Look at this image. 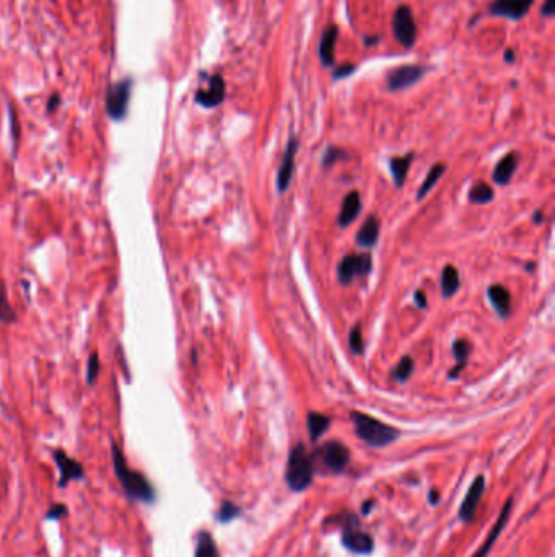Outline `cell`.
Returning <instances> with one entry per match:
<instances>
[{
  "label": "cell",
  "instance_id": "b9f144b4",
  "mask_svg": "<svg viewBox=\"0 0 555 557\" xmlns=\"http://www.w3.org/2000/svg\"><path fill=\"white\" fill-rule=\"evenodd\" d=\"M541 218H542V217H541V212H536V217H534V221H536V222H541Z\"/></svg>",
  "mask_w": 555,
  "mask_h": 557
},
{
  "label": "cell",
  "instance_id": "1f68e13d",
  "mask_svg": "<svg viewBox=\"0 0 555 557\" xmlns=\"http://www.w3.org/2000/svg\"><path fill=\"white\" fill-rule=\"evenodd\" d=\"M0 319H2L4 323H12L15 319L14 308L10 307L7 295H5V292L2 289H0Z\"/></svg>",
  "mask_w": 555,
  "mask_h": 557
},
{
  "label": "cell",
  "instance_id": "4fadbf2b",
  "mask_svg": "<svg viewBox=\"0 0 555 557\" xmlns=\"http://www.w3.org/2000/svg\"><path fill=\"white\" fill-rule=\"evenodd\" d=\"M298 152V139L292 137L290 142H288L284 159H282L279 173H277V188H279L280 193L287 191L288 184L292 181L293 176V170H295V157Z\"/></svg>",
  "mask_w": 555,
  "mask_h": 557
},
{
  "label": "cell",
  "instance_id": "7402d4cb",
  "mask_svg": "<svg viewBox=\"0 0 555 557\" xmlns=\"http://www.w3.org/2000/svg\"><path fill=\"white\" fill-rule=\"evenodd\" d=\"M308 432L311 442H318L321 435H324L326 430L331 425V418H327L324 414L319 413H310L308 414Z\"/></svg>",
  "mask_w": 555,
  "mask_h": 557
},
{
  "label": "cell",
  "instance_id": "8d00e7d4",
  "mask_svg": "<svg viewBox=\"0 0 555 557\" xmlns=\"http://www.w3.org/2000/svg\"><path fill=\"white\" fill-rule=\"evenodd\" d=\"M413 300H416V305L418 308H427V295L423 294L422 290L416 292V295H413Z\"/></svg>",
  "mask_w": 555,
  "mask_h": 557
},
{
  "label": "cell",
  "instance_id": "cb8c5ba5",
  "mask_svg": "<svg viewBox=\"0 0 555 557\" xmlns=\"http://www.w3.org/2000/svg\"><path fill=\"white\" fill-rule=\"evenodd\" d=\"M469 352H471V346H469L467 341H464V339L455 341V344H453V354H455L458 365L453 370H450V373H448L450 378H456V376L461 373V370L466 367Z\"/></svg>",
  "mask_w": 555,
  "mask_h": 557
},
{
  "label": "cell",
  "instance_id": "277c9868",
  "mask_svg": "<svg viewBox=\"0 0 555 557\" xmlns=\"http://www.w3.org/2000/svg\"><path fill=\"white\" fill-rule=\"evenodd\" d=\"M132 78H122L107 88L106 92V112L112 121H122L127 116L129 101L132 95Z\"/></svg>",
  "mask_w": 555,
  "mask_h": 557
},
{
  "label": "cell",
  "instance_id": "8992f818",
  "mask_svg": "<svg viewBox=\"0 0 555 557\" xmlns=\"http://www.w3.org/2000/svg\"><path fill=\"white\" fill-rule=\"evenodd\" d=\"M370 255L345 256L337 267V279L341 284H350L355 277H364L371 271Z\"/></svg>",
  "mask_w": 555,
  "mask_h": 557
},
{
  "label": "cell",
  "instance_id": "5bb4252c",
  "mask_svg": "<svg viewBox=\"0 0 555 557\" xmlns=\"http://www.w3.org/2000/svg\"><path fill=\"white\" fill-rule=\"evenodd\" d=\"M485 491V477L477 476L472 482V486L469 487L467 495L464 497L461 507H460V520L462 521H471L472 516L477 510V505L482 499V494Z\"/></svg>",
  "mask_w": 555,
  "mask_h": 557
},
{
  "label": "cell",
  "instance_id": "f1b7e54d",
  "mask_svg": "<svg viewBox=\"0 0 555 557\" xmlns=\"http://www.w3.org/2000/svg\"><path fill=\"white\" fill-rule=\"evenodd\" d=\"M240 515H241V510L238 509L235 504L225 500V502H222V505H220V509L217 511V520L220 523H228L231 520H235L236 516H240Z\"/></svg>",
  "mask_w": 555,
  "mask_h": 557
},
{
  "label": "cell",
  "instance_id": "d4e9b609",
  "mask_svg": "<svg viewBox=\"0 0 555 557\" xmlns=\"http://www.w3.org/2000/svg\"><path fill=\"white\" fill-rule=\"evenodd\" d=\"M196 557H218L217 544H215L211 533L201 531L197 538L196 546Z\"/></svg>",
  "mask_w": 555,
  "mask_h": 557
},
{
  "label": "cell",
  "instance_id": "9a60e30c",
  "mask_svg": "<svg viewBox=\"0 0 555 557\" xmlns=\"http://www.w3.org/2000/svg\"><path fill=\"white\" fill-rule=\"evenodd\" d=\"M337 36H339V26L337 25H329L322 31L321 35V41H319V59L321 64L326 67L334 65V51H336V43H337Z\"/></svg>",
  "mask_w": 555,
  "mask_h": 557
},
{
  "label": "cell",
  "instance_id": "52a82bcc",
  "mask_svg": "<svg viewBox=\"0 0 555 557\" xmlns=\"http://www.w3.org/2000/svg\"><path fill=\"white\" fill-rule=\"evenodd\" d=\"M207 85L201 87L196 92V103L204 106V108L211 110V108H217L223 103L225 95H226V87H225V80L220 74H213L211 77H206Z\"/></svg>",
  "mask_w": 555,
  "mask_h": 557
},
{
  "label": "cell",
  "instance_id": "d590c367",
  "mask_svg": "<svg viewBox=\"0 0 555 557\" xmlns=\"http://www.w3.org/2000/svg\"><path fill=\"white\" fill-rule=\"evenodd\" d=\"M542 16H552L555 14V0H546L541 10Z\"/></svg>",
  "mask_w": 555,
  "mask_h": 557
},
{
  "label": "cell",
  "instance_id": "ac0fdd59",
  "mask_svg": "<svg viewBox=\"0 0 555 557\" xmlns=\"http://www.w3.org/2000/svg\"><path fill=\"white\" fill-rule=\"evenodd\" d=\"M487 292H489V298L495 312L502 318H507L512 313V295H509V292L503 285H492Z\"/></svg>",
  "mask_w": 555,
  "mask_h": 557
},
{
  "label": "cell",
  "instance_id": "d6a6232c",
  "mask_svg": "<svg viewBox=\"0 0 555 557\" xmlns=\"http://www.w3.org/2000/svg\"><path fill=\"white\" fill-rule=\"evenodd\" d=\"M100 373V359L98 354H92L88 359V365H87V381L88 385H93L96 378H98Z\"/></svg>",
  "mask_w": 555,
  "mask_h": 557
},
{
  "label": "cell",
  "instance_id": "83f0119b",
  "mask_svg": "<svg viewBox=\"0 0 555 557\" xmlns=\"http://www.w3.org/2000/svg\"><path fill=\"white\" fill-rule=\"evenodd\" d=\"M412 371H413V360H412V357L406 356V357H402L401 362L394 367L393 378L396 381H399V383H404V381L409 380Z\"/></svg>",
  "mask_w": 555,
  "mask_h": 557
},
{
  "label": "cell",
  "instance_id": "f35d334b",
  "mask_svg": "<svg viewBox=\"0 0 555 557\" xmlns=\"http://www.w3.org/2000/svg\"><path fill=\"white\" fill-rule=\"evenodd\" d=\"M505 60L508 62V64H512V62H514V60H517V54H514V51L513 49H507L505 51Z\"/></svg>",
  "mask_w": 555,
  "mask_h": 557
},
{
  "label": "cell",
  "instance_id": "7a4b0ae2",
  "mask_svg": "<svg viewBox=\"0 0 555 557\" xmlns=\"http://www.w3.org/2000/svg\"><path fill=\"white\" fill-rule=\"evenodd\" d=\"M356 437L361 438L370 447H386L399 438V432L388 424H383L371 415L364 413H352Z\"/></svg>",
  "mask_w": 555,
  "mask_h": 557
},
{
  "label": "cell",
  "instance_id": "3957f363",
  "mask_svg": "<svg viewBox=\"0 0 555 557\" xmlns=\"http://www.w3.org/2000/svg\"><path fill=\"white\" fill-rule=\"evenodd\" d=\"M313 479V461L303 445H297L292 448L290 457H288L285 481L288 487L295 492L307 491Z\"/></svg>",
  "mask_w": 555,
  "mask_h": 557
},
{
  "label": "cell",
  "instance_id": "5b68a950",
  "mask_svg": "<svg viewBox=\"0 0 555 557\" xmlns=\"http://www.w3.org/2000/svg\"><path fill=\"white\" fill-rule=\"evenodd\" d=\"M393 33L394 38L404 46L406 49H411L416 44L417 39V25L413 20L412 9L407 5H401L396 9L393 16Z\"/></svg>",
  "mask_w": 555,
  "mask_h": 557
},
{
  "label": "cell",
  "instance_id": "f546056e",
  "mask_svg": "<svg viewBox=\"0 0 555 557\" xmlns=\"http://www.w3.org/2000/svg\"><path fill=\"white\" fill-rule=\"evenodd\" d=\"M345 159H349V155H347V152H345L344 149H341V147H327V150L324 152V157H322V166L329 168V166L334 165V163L342 161Z\"/></svg>",
  "mask_w": 555,
  "mask_h": 557
},
{
  "label": "cell",
  "instance_id": "30bf717a",
  "mask_svg": "<svg viewBox=\"0 0 555 557\" xmlns=\"http://www.w3.org/2000/svg\"><path fill=\"white\" fill-rule=\"evenodd\" d=\"M342 544L355 554H370L373 551V538L356 528L355 516H352V520L344 528Z\"/></svg>",
  "mask_w": 555,
  "mask_h": 557
},
{
  "label": "cell",
  "instance_id": "e0dca14e",
  "mask_svg": "<svg viewBox=\"0 0 555 557\" xmlns=\"http://www.w3.org/2000/svg\"><path fill=\"white\" fill-rule=\"evenodd\" d=\"M361 211V201H360V194L356 191H352L344 198L342 202V209L341 213H339V225L341 227H349L350 223L355 222V218L359 217V213Z\"/></svg>",
  "mask_w": 555,
  "mask_h": 557
},
{
  "label": "cell",
  "instance_id": "74e56055",
  "mask_svg": "<svg viewBox=\"0 0 555 557\" xmlns=\"http://www.w3.org/2000/svg\"><path fill=\"white\" fill-rule=\"evenodd\" d=\"M59 103H60V95L59 93H54L53 97L49 98L48 101V111H54L59 108Z\"/></svg>",
  "mask_w": 555,
  "mask_h": 557
},
{
  "label": "cell",
  "instance_id": "9c48e42d",
  "mask_svg": "<svg viewBox=\"0 0 555 557\" xmlns=\"http://www.w3.org/2000/svg\"><path fill=\"white\" fill-rule=\"evenodd\" d=\"M316 455H318L319 460L322 461V465L332 472H342L350 460L349 448L342 445L341 442L324 443V445L316 452Z\"/></svg>",
  "mask_w": 555,
  "mask_h": 557
},
{
  "label": "cell",
  "instance_id": "2e32d148",
  "mask_svg": "<svg viewBox=\"0 0 555 557\" xmlns=\"http://www.w3.org/2000/svg\"><path fill=\"white\" fill-rule=\"evenodd\" d=\"M512 505H513V499H508L507 504L503 505V509L500 511V515H498V519L495 521L494 528H492V531L489 533V536H487L485 543L480 546L477 553L474 554V557H487V554H489V551L492 549V546H494V543L498 539V536H500V533L503 530V526L507 525V520L509 516V511H512Z\"/></svg>",
  "mask_w": 555,
  "mask_h": 557
},
{
  "label": "cell",
  "instance_id": "e575fe53",
  "mask_svg": "<svg viewBox=\"0 0 555 557\" xmlns=\"http://www.w3.org/2000/svg\"><path fill=\"white\" fill-rule=\"evenodd\" d=\"M67 514H69V511H67V507L64 504H54L51 505L48 510L46 520H62Z\"/></svg>",
  "mask_w": 555,
  "mask_h": 557
},
{
  "label": "cell",
  "instance_id": "836d02e7",
  "mask_svg": "<svg viewBox=\"0 0 555 557\" xmlns=\"http://www.w3.org/2000/svg\"><path fill=\"white\" fill-rule=\"evenodd\" d=\"M355 70H356V65H355V64H350V62H345V64L337 65L336 69H334V72H332V78H334V80H342V78H347V77L352 75Z\"/></svg>",
  "mask_w": 555,
  "mask_h": 557
},
{
  "label": "cell",
  "instance_id": "8fae6325",
  "mask_svg": "<svg viewBox=\"0 0 555 557\" xmlns=\"http://www.w3.org/2000/svg\"><path fill=\"white\" fill-rule=\"evenodd\" d=\"M53 458L59 468V487L69 486L72 481H82L85 477L83 466L77 460L70 458L62 450H54Z\"/></svg>",
  "mask_w": 555,
  "mask_h": 557
},
{
  "label": "cell",
  "instance_id": "6da1fadb",
  "mask_svg": "<svg viewBox=\"0 0 555 557\" xmlns=\"http://www.w3.org/2000/svg\"><path fill=\"white\" fill-rule=\"evenodd\" d=\"M112 466L122 491L127 494L129 499L142 504H154L157 500V491L149 477L140 471L130 470L126 458H124L122 450L117 445H112Z\"/></svg>",
  "mask_w": 555,
  "mask_h": 557
},
{
  "label": "cell",
  "instance_id": "7c38bea8",
  "mask_svg": "<svg viewBox=\"0 0 555 557\" xmlns=\"http://www.w3.org/2000/svg\"><path fill=\"white\" fill-rule=\"evenodd\" d=\"M534 4V0H495L490 5L489 14L495 16H505L512 21L524 18Z\"/></svg>",
  "mask_w": 555,
  "mask_h": 557
},
{
  "label": "cell",
  "instance_id": "ab89813d",
  "mask_svg": "<svg viewBox=\"0 0 555 557\" xmlns=\"http://www.w3.org/2000/svg\"><path fill=\"white\" fill-rule=\"evenodd\" d=\"M438 500H440V495H438V492L435 491V489H432V491H430V504L435 505V504L438 502Z\"/></svg>",
  "mask_w": 555,
  "mask_h": 557
},
{
  "label": "cell",
  "instance_id": "d6986e66",
  "mask_svg": "<svg viewBox=\"0 0 555 557\" xmlns=\"http://www.w3.org/2000/svg\"><path fill=\"white\" fill-rule=\"evenodd\" d=\"M518 166V155L517 154H508L497 163L494 170V181L500 186H505L512 181L514 170Z\"/></svg>",
  "mask_w": 555,
  "mask_h": 557
},
{
  "label": "cell",
  "instance_id": "ba28073f",
  "mask_svg": "<svg viewBox=\"0 0 555 557\" xmlns=\"http://www.w3.org/2000/svg\"><path fill=\"white\" fill-rule=\"evenodd\" d=\"M426 67L422 65H401L388 74V88L391 92H399L416 85L426 75Z\"/></svg>",
  "mask_w": 555,
  "mask_h": 557
},
{
  "label": "cell",
  "instance_id": "484cf974",
  "mask_svg": "<svg viewBox=\"0 0 555 557\" xmlns=\"http://www.w3.org/2000/svg\"><path fill=\"white\" fill-rule=\"evenodd\" d=\"M445 170H446V166L443 165V163H437V165H433L432 170H430L428 174H427L426 181H423L421 184V188H418V193H417V199L418 201L426 198V196L430 193V189H432L433 186L437 184V181L441 178V174L445 173Z\"/></svg>",
  "mask_w": 555,
  "mask_h": 557
},
{
  "label": "cell",
  "instance_id": "ffe728a7",
  "mask_svg": "<svg viewBox=\"0 0 555 557\" xmlns=\"http://www.w3.org/2000/svg\"><path fill=\"white\" fill-rule=\"evenodd\" d=\"M379 235V221L375 216H370L356 232V243L361 248H371L376 245Z\"/></svg>",
  "mask_w": 555,
  "mask_h": 557
},
{
  "label": "cell",
  "instance_id": "603a6c76",
  "mask_svg": "<svg viewBox=\"0 0 555 557\" xmlns=\"http://www.w3.org/2000/svg\"><path fill=\"white\" fill-rule=\"evenodd\" d=\"M460 274H458L456 267L448 264L443 269V274H441V294H443L445 298L453 297L460 289Z\"/></svg>",
  "mask_w": 555,
  "mask_h": 557
},
{
  "label": "cell",
  "instance_id": "44dd1931",
  "mask_svg": "<svg viewBox=\"0 0 555 557\" xmlns=\"http://www.w3.org/2000/svg\"><path fill=\"white\" fill-rule=\"evenodd\" d=\"M412 160H413V154H409L406 157H396V159L389 160L391 173H393L394 184L398 186V188H402V184H404Z\"/></svg>",
  "mask_w": 555,
  "mask_h": 557
},
{
  "label": "cell",
  "instance_id": "4316f807",
  "mask_svg": "<svg viewBox=\"0 0 555 557\" xmlns=\"http://www.w3.org/2000/svg\"><path fill=\"white\" fill-rule=\"evenodd\" d=\"M494 188H490L489 184L484 181L475 183L471 191H469V199L474 204H489V202L494 199Z\"/></svg>",
  "mask_w": 555,
  "mask_h": 557
},
{
  "label": "cell",
  "instance_id": "4dcf8cb0",
  "mask_svg": "<svg viewBox=\"0 0 555 557\" xmlns=\"http://www.w3.org/2000/svg\"><path fill=\"white\" fill-rule=\"evenodd\" d=\"M349 346H350V351H352L354 354H364L365 344H364V334H361V326L360 324H356L355 328L350 331Z\"/></svg>",
  "mask_w": 555,
  "mask_h": 557
},
{
  "label": "cell",
  "instance_id": "60d3db41",
  "mask_svg": "<svg viewBox=\"0 0 555 557\" xmlns=\"http://www.w3.org/2000/svg\"><path fill=\"white\" fill-rule=\"evenodd\" d=\"M371 500H368V502H365L364 504V514L366 515V514H370V510H371Z\"/></svg>",
  "mask_w": 555,
  "mask_h": 557
}]
</instances>
